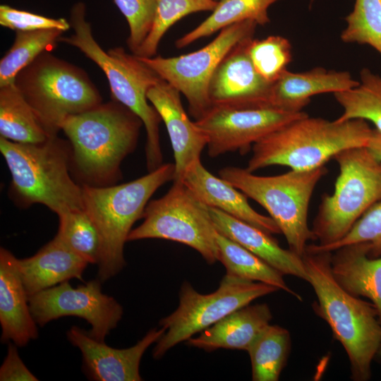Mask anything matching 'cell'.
Masks as SVG:
<instances>
[{
	"instance_id": "6da1fadb",
	"label": "cell",
	"mask_w": 381,
	"mask_h": 381,
	"mask_svg": "<svg viewBox=\"0 0 381 381\" xmlns=\"http://www.w3.org/2000/svg\"><path fill=\"white\" fill-rule=\"evenodd\" d=\"M140 119L111 100L68 117L61 126L71 146V168L82 184L105 186L121 178V164L135 150Z\"/></svg>"
},
{
	"instance_id": "7a4b0ae2",
	"label": "cell",
	"mask_w": 381,
	"mask_h": 381,
	"mask_svg": "<svg viewBox=\"0 0 381 381\" xmlns=\"http://www.w3.org/2000/svg\"><path fill=\"white\" fill-rule=\"evenodd\" d=\"M332 252L306 250L302 259L308 282L318 298L315 312L330 327L348 356L351 377H370L371 363L381 343V323L376 309L346 291L335 279Z\"/></svg>"
},
{
	"instance_id": "3957f363",
	"label": "cell",
	"mask_w": 381,
	"mask_h": 381,
	"mask_svg": "<svg viewBox=\"0 0 381 381\" xmlns=\"http://www.w3.org/2000/svg\"><path fill=\"white\" fill-rule=\"evenodd\" d=\"M69 23L73 33L61 36L59 42L76 47L95 63L106 75L112 100L124 105L140 119L147 133V169L148 172L154 171L163 164L159 132L162 119L149 104L147 93L162 79L138 56L128 54L123 47L105 52L95 40L90 24L85 20L84 4L74 5Z\"/></svg>"
},
{
	"instance_id": "277c9868",
	"label": "cell",
	"mask_w": 381,
	"mask_h": 381,
	"mask_svg": "<svg viewBox=\"0 0 381 381\" xmlns=\"http://www.w3.org/2000/svg\"><path fill=\"white\" fill-rule=\"evenodd\" d=\"M0 152L11 173L9 195L20 207L46 206L57 215L83 209L81 184L71 176V146L58 136L19 143L0 136Z\"/></svg>"
},
{
	"instance_id": "5b68a950",
	"label": "cell",
	"mask_w": 381,
	"mask_h": 381,
	"mask_svg": "<svg viewBox=\"0 0 381 381\" xmlns=\"http://www.w3.org/2000/svg\"><path fill=\"white\" fill-rule=\"evenodd\" d=\"M373 129L363 119L329 121L307 114L255 143L246 169L253 173L273 165L317 169L344 150L367 147Z\"/></svg>"
},
{
	"instance_id": "8992f818",
	"label": "cell",
	"mask_w": 381,
	"mask_h": 381,
	"mask_svg": "<svg viewBox=\"0 0 381 381\" xmlns=\"http://www.w3.org/2000/svg\"><path fill=\"white\" fill-rule=\"evenodd\" d=\"M174 163L119 185L81 184L83 208L95 223L101 238L97 278L104 282L120 272L126 262L125 243L135 222L143 218L151 196L167 182L174 181Z\"/></svg>"
},
{
	"instance_id": "52a82bcc",
	"label": "cell",
	"mask_w": 381,
	"mask_h": 381,
	"mask_svg": "<svg viewBox=\"0 0 381 381\" xmlns=\"http://www.w3.org/2000/svg\"><path fill=\"white\" fill-rule=\"evenodd\" d=\"M320 167L294 170L274 176H258L246 168L226 167L219 177L262 205L284 236L289 249L302 257L313 240L308 224L310 199L318 183L327 174Z\"/></svg>"
},
{
	"instance_id": "ba28073f",
	"label": "cell",
	"mask_w": 381,
	"mask_h": 381,
	"mask_svg": "<svg viewBox=\"0 0 381 381\" xmlns=\"http://www.w3.org/2000/svg\"><path fill=\"white\" fill-rule=\"evenodd\" d=\"M14 84L49 136L69 116L102 103L99 92L80 68L43 52L16 76Z\"/></svg>"
},
{
	"instance_id": "9c48e42d",
	"label": "cell",
	"mask_w": 381,
	"mask_h": 381,
	"mask_svg": "<svg viewBox=\"0 0 381 381\" xmlns=\"http://www.w3.org/2000/svg\"><path fill=\"white\" fill-rule=\"evenodd\" d=\"M333 159L339 169L334 191L322 196L311 228L313 240L319 246L339 241L381 201V160L367 147L344 150Z\"/></svg>"
},
{
	"instance_id": "30bf717a",
	"label": "cell",
	"mask_w": 381,
	"mask_h": 381,
	"mask_svg": "<svg viewBox=\"0 0 381 381\" xmlns=\"http://www.w3.org/2000/svg\"><path fill=\"white\" fill-rule=\"evenodd\" d=\"M279 290L274 286L226 274L217 290L202 294L187 282L179 293L178 308L159 321L166 331L156 342L152 355L161 358L176 344L212 326L229 313L249 305L255 299Z\"/></svg>"
},
{
	"instance_id": "8fae6325",
	"label": "cell",
	"mask_w": 381,
	"mask_h": 381,
	"mask_svg": "<svg viewBox=\"0 0 381 381\" xmlns=\"http://www.w3.org/2000/svg\"><path fill=\"white\" fill-rule=\"evenodd\" d=\"M143 222L133 229L127 241L160 238L185 244L210 265L219 260L217 232L208 207L181 181L162 197L149 201Z\"/></svg>"
},
{
	"instance_id": "7c38bea8",
	"label": "cell",
	"mask_w": 381,
	"mask_h": 381,
	"mask_svg": "<svg viewBox=\"0 0 381 381\" xmlns=\"http://www.w3.org/2000/svg\"><path fill=\"white\" fill-rule=\"evenodd\" d=\"M257 25L253 20L231 25L221 30L207 45L179 56L138 57L185 96L189 112L197 120L212 105L209 85L217 66L236 44L253 37Z\"/></svg>"
},
{
	"instance_id": "4fadbf2b",
	"label": "cell",
	"mask_w": 381,
	"mask_h": 381,
	"mask_svg": "<svg viewBox=\"0 0 381 381\" xmlns=\"http://www.w3.org/2000/svg\"><path fill=\"white\" fill-rule=\"evenodd\" d=\"M306 115L268 103L225 102L212 104L195 123L207 137L209 156L217 157L237 151L244 155L268 134Z\"/></svg>"
},
{
	"instance_id": "5bb4252c",
	"label": "cell",
	"mask_w": 381,
	"mask_h": 381,
	"mask_svg": "<svg viewBox=\"0 0 381 381\" xmlns=\"http://www.w3.org/2000/svg\"><path fill=\"white\" fill-rule=\"evenodd\" d=\"M101 283L96 279L73 287L66 281L30 296V309L35 321L43 327L62 317L83 318L91 326L88 334L104 341L117 327L123 310L114 298L102 292Z\"/></svg>"
},
{
	"instance_id": "9a60e30c",
	"label": "cell",
	"mask_w": 381,
	"mask_h": 381,
	"mask_svg": "<svg viewBox=\"0 0 381 381\" xmlns=\"http://www.w3.org/2000/svg\"><path fill=\"white\" fill-rule=\"evenodd\" d=\"M165 328H153L135 345L114 349L92 338L87 332L72 326L67 339L82 353V369L87 378L95 381H140V363L148 347L164 334Z\"/></svg>"
},
{
	"instance_id": "2e32d148",
	"label": "cell",
	"mask_w": 381,
	"mask_h": 381,
	"mask_svg": "<svg viewBox=\"0 0 381 381\" xmlns=\"http://www.w3.org/2000/svg\"><path fill=\"white\" fill-rule=\"evenodd\" d=\"M180 95L164 80L153 85L147 93L149 102L159 113L170 138L175 166L173 181H181L187 168L201 159V153L207 144L204 133L185 111Z\"/></svg>"
},
{
	"instance_id": "e0dca14e",
	"label": "cell",
	"mask_w": 381,
	"mask_h": 381,
	"mask_svg": "<svg viewBox=\"0 0 381 381\" xmlns=\"http://www.w3.org/2000/svg\"><path fill=\"white\" fill-rule=\"evenodd\" d=\"M253 37L236 44L217 66L209 85L212 104H270L272 83L258 73L248 54L249 42Z\"/></svg>"
},
{
	"instance_id": "ac0fdd59",
	"label": "cell",
	"mask_w": 381,
	"mask_h": 381,
	"mask_svg": "<svg viewBox=\"0 0 381 381\" xmlns=\"http://www.w3.org/2000/svg\"><path fill=\"white\" fill-rule=\"evenodd\" d=\"M18 260L8 250L0 248L1 341L25 346L38 337V329L30 309Z\"/></svg>"
},
{
	"instance_id": "d6986e66",
	"label": "cell",
	"mask_w": 381,
	"mask_h": 381,
	"mask_svg": "<svg viewBox=\"0 0 381 381\" xmlns=\"http://www.w3.org/2000/svg\"><path fill=\"white\" fill-rule=\"evenodd\" d=\"M181 181L206 206L217 208L269 234H281L270 217L255 211L244 193L210 173L202 165L201 159L187 168Z\"/></svg>"
},
{
	"instance_id": "ffe728a7",
	"label": "cell",
	"mask_w": 381,
	"mask_h": 381,
	"mask_svg": "<svg viewBox=\"0 0 381 381\" xmlns=\"http://www.w3.org/2000/svg\"><path fill=\"white\" fill-rule=\"evenodd\" d=\"M217 231L246 248L284 275H292L308 282L302 257L278 242L261 229L217 208L207 207Z\"/></svg>"
},
{
	"instance_id": "44dd1931",
	"label": "cell",
	"mask_w": 381,
	"mask_h": 381,
	"mask_svg": "<svg viewBox=\"0 0 381 381\" xmlns=\"http://www.w3.org/2000/svg\"><path fill=\"white\" fill-rule=\"evenodd\" d=\"M18 269L28 296L71 279L83 281L89 264L56 235L31 257L18 259Z\"/></svg>"
},
{
	"instance_id": "7402d4cb",
	"label": "cell",
	"mask_w": 381,
	"mask_h": 381,
	"mask_svg": "<svg viewBox=\"0 0 381 381\" xmlns=\"http://www.w3.org/2000/svg\"><path fill=\"white\" fill-rule=\"evenodd\" d=\"M348 71L316 67L294 73L286 70L272 83L270 95L272 105L289 111H301L310 97L323 93H335L358 85Z\"/></svg>"
},
{
	"instance_id": "603a6c76",
	"label": "cell",
	"mask_w": 381,
	"mask_h": 381,
	"mask_svg": "<svg viewBox=\"0 0 381 381\" xmlns=\"http://www.w3.org/2000/svg\"><path fill=\"white\" fill-rule=\"evenodd\" d=\"M272 318L266 303L249 304L229 313L187 343L207 351L218 349L247 351Z\"/></svg>"
},
{
	"instance_id": "cb8c5ba5",
	"label": "cell",
	"mask_w": 381,
	"mask_h": 381,
	"mask_svg": "<svg viewBox=\"0 0 381 381\" xmlns=\"http://www.w3.org/2000/svg\"><path fill=\"white\" fill-rule=\"evenodd\" d=\"M333 252L331 267L337 282L349 293L370 299L381 323V256H369L367 243L345 246Z\"/></svg>"
},
{
	"instance_id": "d4e9b609",
	"label": "cell",
	"mask_w": 381,
	"mask_h": 381,
	"mask_svg": "<svg viewBox=\"0 0 381 381\" xmlns=\"http://www.w3.org/2000/svg\"><path fill=\"white\" fill-rule=\"evenodd\" d=\"M0 135L28 144L44 143L51 138L14 83L0 87Z\"/></svg>"
},
{
	"instance_id": "484cf974",
	"label": "cell",
	"mask_w": 381,
	"mask_h": 381,
	"mask_svg": "<svg viewBox=\"0 0 381 381\" xmlns=\"http://www.w3.org/2000/svg\"><path fill=\"white\" fill-rule=\"evenodd\" d=\"M278 1L280 0H219L211 15L178 39L176 47L181 49L227 26L245 20L265 25L270 21L267 13L269 7Z\"/></svg>"
},
{
	"instance_id": "4316f807",
	"label": "cell",
	"mask_w": 381,
	"mask_h": 381,
	"mask_svg": "<svg viewBox=\"0 0 381 381\" xmlns=\"http://www.w3.org/2000/svg\"><path fill=\"white\" fill-rule=\"evenodd\" d=\"M216 240L219 261L225 267L226 274L274 286L302 301L301 296L286 284L284 274L277 270L219 231Z\"/></svg>"
},
{
	"instance_id": "83f0119b",
	"label": "cell",
	"mask_w": 381,
	"mask_h": 381,
	"mask_svg": "<svg viewBox=\"0 0 381 381\" xmlns=\"http://www.w3.org/2000/svg\"><path fill=\"white\" fill-rule=\"evenodd\" d=\"M291 349L289 331L268 325L255 337L247 351L253 381H277L286 365Z\"/></svg>"
},
{
	"instance_id": "f1b7e54d",
	"label": "cell",
	"mask_w": 381,
	"mask_h": 381,
	"mask_svg": "<svg viewBox=\"0 0 381 381\" xmlns=\"http://www.w3.org/2000/svg\"><path fill=\"white\" fill-rule=\"evenodd\" d=\"M64 32L59 29L16 31L12 46L0 61V87L14 83L22 69L54 49Z\"/></svg>"
},
{
	"instance_id": "f546056e",
	"label": "cell",
	"mask_w": 381,
	"mask_h": 381,
	"mask_svg": "<svg viewBox=\"0 0 381 381\" xmlns=\"http://www.w3.org/2000/svg\"><path fill=\"white\" fill-rule=\"evenodd\" d=\"M343 111L337 121L363 119L381 133V76L367 68L360 72L356 87L334 93Z\"/></svg>"
},
{
	"instance_id": "4dcf8cb0",
	"label": "cell",
	"mask_w": 381,
	"mask_h": 381,
	"mask_svg": "<svg viewBox=\"0 0 381 381\" xmlns=\"http://www.w3.org/2000/svg\"><path fill=\"white\" fill-rule=\"evenodd\" d=\"M57 216L59 229L56 236L89 264L97 265L101 238L95 223L84 208L68 210Z\"/></svg>"
},
{
	"instance_id": "1f68e13d",
	"label": "cell",
	"mask_w": 381,
	"mask_h": 381,
	"mask_svg": "<svg viewBox=\"0 0 381 381\" xmlns=\"http://www.w3.org/2000/svg\"><path fill=\"white\" fill-rule=\"evenodd\" d=\"M217 3L216 0H156L151 30L134 54L139 57L155 56L164 34L177 21L191 13L212 11Z\"/></svg>"
},
{
	"instance_id": "d6a6232c",
	"label": "cell",
	"mask_w": 381,
	"mask_h": 381,
	"mask_svg": "<svg viewBox=\"0 0 381 381\" xmlns=\"http://www.w3.org/2000/svg\"><path fill=\"white\" fill-rule=\"evenodd\" d=\"M345 20L344 42L368 44L381 54V0H355Z\"/></svg>"
},
{
	"instance_id": "836d02e7",
	"label": "cell",
	"mask_w": 381,
	"mask_h": 381,
	"mask_svg": "<svg viewBox=\"0 0 381 381\" xmlns=\"http://www.w3.org/2000/svg\"><path fill=\"white\" fill-rule=\"evenodd\" d=\"M292 47L286 38L271 35L253 39L248 44V54L258 73L269 83H274L286 71L292 60Z\"/></svg>"
},
{
	"instance_id": "e575fe53",
	"label": "cell",
	"mask_w": 381,
	"mask_h": 381,
	"mask_svg": "<svg viewBox=\"0 0 381 381\" xmlns=\"http://www.w3.org/2000/svg\"><path fill=\"white\" fill-rule=\"evenodd\" d=\"M358 243H368L369 256H381V201L371 206L339 241L325 246L315 243L307 245L306 250L333 252L343 246Z\"/></svg>"
},
{
	"instance_id": "d590c367",
	"label": "cell",
	"mask_w": 381,
	"mask_h": 381,
	"mask_svg": "<svg viewBox=\"0 0 381 381\" xmlns=\"http://www.w3.org/2000/svg\"><path fill=\"white\" fill-rule=\"evenodd\" d=\"M129 27L127 45L135 54L149 34L154 20L156 0H114Z\"/></svg>"
},
{
	"instance_id": "8d00e7d4",
	"label": "cell",
	"mask_w": 381,
	"mask_h": 381,
	"mask_svg": "<svg viewBox=\"0 0 381 381\" xmlns=\"http://www.w3.org/2000/svg\"><path fill=\"white\" fill-rule=\"evenodd\" d=\"M0 24L15 31L59 29L66 32L71 28L64 18H48L8 5L0 6Z\"/></svg>"
},
{
	"instance_id": "74e56055",
	"label": "cell",
	"mask_w": 381,
	"mask_h": 381,
	"mask_svg": "<svg viewBox=\"0 0 381 381\" xmlns=\"http://www.w3.org/2000/svg\"><path fill=\"white\" fill-rule=\"evenodd\" d=\"M17 345L9 341L6 358L0 368L1 381H37L38 379L20 358Z\"/></svg>"
},
{
	"instance_id": "f35d334b",
	"label": "cell",
	"mask_w": 381,
	"mask_h": 381,
	"mask_svg": "<svg viewBox=\"0 0 381 381\" xmlns=\"http://www.w3.org/2000/svg\"><path fill=\"white\" fill-rule=\"evenodd\" d=\"M367 147L381 160V133L373 128Z\"/></svg>"
},
{
	"instance_id": "ab89813d",
	"label": "cell",
	"mask_w": 381,
	"mask_h": 381,
	"mask_svg": "<svg viewBox=\"0 0 381 381\" xmlns=\"http://www.w3.org/2000/svg\"><path fill=\"white\" fill-rule=\"evenodd\" d=\"M377 354H380L381 356V343H380V345L377 351Z\"/></svg>"
},
{
	"instance_id": "60d3db41",
	"label": "cell",
	"mask_w": 381,
	"mask_h": 381,
	"mask_svg": "<svg viewBox=\"0 0 381 381\" xmlns=\"http://www.w3.org/2000/svg\"><path fill=\"white\" fill-rule=\"evenodd\" d=\"M216 1H219V0H216Z\"/></svg>"
},
{
	"instance_id": "b9f144b4",
	"label": "cell",
	"mask_w": 381,
	"mask_h": 381,
	"mask_svg": "<svg viewBox=\"0 0 381 381\" xmlns=\"http://www.w3.org/2000/svg\"><path fill=\"white\" fill-rule=\"evenodd\" d=\"M311 1H313V0H311Z\"/></svg>"
}]
</instances>
